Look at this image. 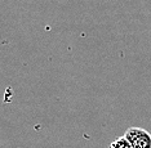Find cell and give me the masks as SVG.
Masks as SVG:
<instances>
[{"label": "cell", "instance_id": "6da1fadb", "mask_svg": "<svg viewBox=\"0 0 151 148\" xmlns=\"http://www.w3.org/2000/svg\"><path fill=\"white\" fill-rule=\"evenodd\" d=\"M124 137L132 148H151V133L146 129L133 126L127 129Z\"/></svg>", "mask_w": 151, "mask_h": 148}, {"label": "cell", "instance_id": "7a4b0ae2", "mask_svg": "<svg viewBox=\"0 0 151 148\" xmlns=\"http://www.w3.org/2000/svg\"><path fill=\"white\" fill-rule=\"evenodd\" d=\"M109 148H132V147H130V144H129L128 140H127V138L123 135V137L116 138L114 142L110 144Z\"/></svg>", "mask_w": 151, "mask_h": 148}]
</instances>
